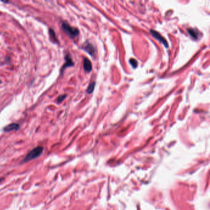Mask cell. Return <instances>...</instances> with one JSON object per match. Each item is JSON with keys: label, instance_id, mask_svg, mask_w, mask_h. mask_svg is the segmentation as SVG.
<instances>
[{"label": "cell", "instance_id": "cell-12", "mask_svg": "<svg viewBox=\"0 0 210 210\" xmlns=\"http://www.w3.org/2000/svg\"><path fill=\"white\" fill-rule=\"evenodd\" d=\"M129 63L131 64L132 67L134 68L137 66V62L134 59H131L129 60Z\"/></svg>", "mask_w": 210, "mask_h": 210}, {"label": "cell", "instance_id": "cell-3", "mask_svg": "<svg viewBox=\"0 0 210 210\" xmlns=\"http://www.w3.org/2000/svg\"><path fill=\"white\" fill-rule=\"evenodd\" d=\"M150 33H151L152 35L155 38H156L157 40H158L159 41L162 43L163 44L165 45V47L168 48V43L166 41V39L163 36H162L158 32H157V31H155V30H150Z\"/></svg>", "mask_w": 210, "mask_h": 210}, {"label": "cell", "instance_id": "cell-2", "mask_svg": "<svg viewBox=\"0 0 210 210\" xmlns=\"http://www.w3.org/2000/svg\"><path fill=\"white\" fill-rule=\"evenodd\" d=\"M43 152V147L41 146H38L36 148L33 149L32 150H31L25 157L24 160V161H28L32 160L35 158L39 157L41 155Z\"/></svg>", "mask_w": 210, "mask_h": 210}, {"label": "cell", "instance_id": "cell-4", "mask_svg": "<svg viewBox=\"0 0 210 210\" xmlns=\"http://www.w3.org/2000/svg\"><path fill=\"white\" fill-rule=\"evenodd\" d=\"M65 59V63L64 64L63 67H62V68H61V70H60V73L61 74L63 73L64 70L67 67H72V66L74 65V62H73V60L72 59V57H71L70 55L69 54H66Z\"/></svg>", "mask_w": 210, "mask_h": 210}, {"label": "cell", "instance_id": "cell-13", "mask_svg": "<svg viewBox=\"0 0 210 210\" xmlns=\"http://www.w3.org/2000/svg\"><path fill=\"white\" fill-rule=\"evenodd\" d=\"M1 80H0V84H1Z\"/></svg>", "mask_w": 210, "mask_h": 210}, {"label": "cell", "instance_id": "cell-1", "mask_svg": "<svg viewBox=\"0 0 210 210\" xmlns=\"http://www.w3.org/2000/svg\"><path fill=\"white\" fill-rule=\"evenodd\" d=\"M62 29L70 38H74L79 35V30L69 25L67 22H63L62 24Z\"/></svg>", "mask_w": 210, "mask_h": 210}, {"label": "cell", "instance_id": "cell-10", "mask_svg": "<svg viewBox=\"0 0 210 210\" xmlns=\"http://www.w3.org/2000/svg\"><path fill=\"white\" fill-rule=\"evenodd\" d=\"M95 85H96L95 82L91 83L89 84V86H88V88L87 89V92L88 93V94H91V93H92L93 92V91H94V87H95Z\"/></svg>", "mask_w": 210, "mask_h": 210}, {"label": "cell", "instance_id": "cell-7", "mask_svg": "<svg viewBox=\"0 0 210 210\" xmlns=\"http://www.w3.org/2000/svg\"><path fill=\"white\" fill-rule=\"evenodd\" d=\"M20 128V125L17 123H11L7 125L3 128V131L5 132H9L14 130H18Z\"/></svg>", "mask_w": 210, "mask_h": 210}, {"label": "cell", "instance_id": "cell-5", "mask_svg": "<svg viewBox=\"0 0 210 210\" xmlns=\"http://www.w3.org/2000/svg\"><path fill=\"white\" fill-rule=\"evenodd\" d=\"M83 49L91 56L94 55V54L96 53V49L94 46L89 42H86L84 44Z\"/></svg>", "mask_w": 210, "mask_h": 210}, {"label": "cell", "instance_id": "cell-11", "mask_svg": "<svg viewBox=\"0 0 210 210\" xmlns=\"http://www.w3.org/2000/svg\"><path fill=\"white\" fill-rule=\"evenodd\" d=\"M66 97H67V94H62V95L59 96L57 97V100H56V102H57L58 104L61 103V102H62V101H63V100L65 99Z\"/></svg>", "mask_w": 210, "mask_h": 210}, {"label": "cell", "instance_id": "cell-9", "mask_svg": "<svg viewBox=\"0 0 210 210\" xmlns=\"http://www.w3.org/2000/svg\"><path fill=\"white\" fill-rule=\"evenodd\" d=\"M188 31V32L190 35V36H191L194 39H198V37H199V32L197 30V29H193V28H189L187 30Z\"/></svg>", "mask_w": 210, "mask_h": 210}, {"label": "cell", "instance_id": "cell-6", "mask_svg": "<svg viewBox=\"0 0 210 210\" xmlns=\"http://www.w3.org/2000/svg\"><path fill=\"white\" fill-rule=\"evenodd\" d=\"M48 32H49V36L50 41L54 44H59V43L58 41V39L55 32H54V30L52 28H49Z\"/></svg>", "mask_w": 210, "mask_h": 210}, {"label": "cell", "instance_id": "cell-8", "mask_svg": "<svg viewBox=\"0 0 210 210\" xmlns=\"http://www.w3.org/2000/svg\"><path fill=\"white\" fill-rule=\"evenodd\" d=\"M83 68L84 70L87 72H90L92 70V64L91 61L88 59L85 58L83 62Z\"/></svg>", "mask_w": 210, "mask_h": 210}]
</instances>
